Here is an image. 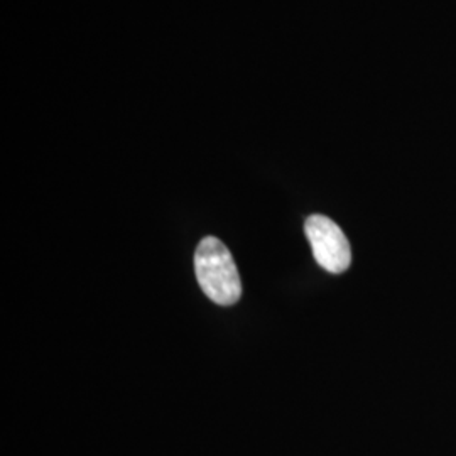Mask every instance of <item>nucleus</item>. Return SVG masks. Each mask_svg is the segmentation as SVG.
Returning a JSON list of instances; mask_svg holds the SVG:
<instances>
[{
  "mask_svg": "<svg viewBox=\"0 0 456 456\" xmlns=\"http://www.w3.org/2000/svg\"><path fill=\"white\" fill-rule=\"evenodd\" d=\"M196 279L213 303L232 306L242 296V282L227 245L216 237H205L195 252Z\"/></svg>",
  "mask_w": 456,
  "mask_h": 456,
  "instance_id": "obj_1",
  "label": "nucleus"
},
{
  "mask_svg": "<svg viewBox=\"0 0 456 456\" xmlns=\"http://www.w3.org/2000/svg\"><path fill=\"white\" fill-rule=\"evenodd\" d=\"M306 237L314 261L331 274H342L352 262V248L342 228L325 215H311L306 220Z\"/></svg>",
  "mask_w": 456,
  "mask_h": 456,
  "instance_id": "obj_2",
  "label": "nucleus"
}]
</instances>
